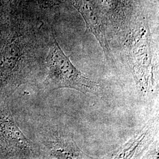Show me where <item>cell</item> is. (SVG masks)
<instances>
[{
	"instance_id": "8",
	"label": "cell",
	"mask_w": 159,
	"mask_h": 159,
	"mask_svg": "<svg viewBox=\"0 0 159 159\" xmlns=\"http://www.w3.org/2000/svg\"><path fill=\"white\" fill-rule=\"evenodd\" d=\"M148 2L152 5L156 6H159V0H148Z\"/></svg>"
},
{
	"instance_id": "7",
	"label": "cell",
	"mask_w": 159,
	"mask_h": 159,
	"mask_svg": "<svg viewBox=\"0 0 159 159\" xmlns=\"http://www.w3.org/2000/svg\"><path fill=\"white\" fill-rule=\"evenodd\" d=\"M157 131L158 124L154 120H150L109 157L112 159L139 158L152 145Z\"/></svg>"
},
{
	"instance_id": "2",
	"label": "cell",
	"mask_w": 159,
	"mask_h": 159,
	"mask_svg": "<svg viewBox=\"0 0 159 159\" xmlns=\"http://www.w3.org/2000/svg\"><path fill=\"white\" fill-rule=\"evenodd\" d=\"M53 42L46 57L47 74L43 82L47 91L70 89L84 94L97 95L101 85L85 76L71 61L59 45L52 33Z\"/></svg>"
},
{
	"instance_id": "1",
	"label": "cell",
	"mask_w": 159,
	"mask_h": 159,
	"mask_svg": "<svg viewBox=\"0 0 159 159\" xmlns=\"http://www.w3.org/2000/svg\"><path fill=\"white\" fill-rule=\"evenodd\" d=\"M152 8L144 6L118 35L137 85L144 93L154 84L153 41L149 20Z\"/></svg>"
},
{
	"instance_id": "3",
	"label": "cell",
	"mask_w": 159,
	"mask_h": 159,
	"mask_svg": "<svg viewBox=\"0 0 159 159\" xmlns=\"http://www.w3.org/2000/svg\"><path fill=\"white\" fill-rule=\"evenodd\" d=\"M0 146L10 157L35 158L40 156L39 148L17 127L8 108L0 109Z\"/></svg>"
},
{
	"instance_id": "5",
	"label": "cell",
	"mask_w": 159,
	"mask_h": 159,
	"mask_svg": "<svg viewBox=\"0 0 159 159\" xmlns=\"http://www.w3.org/2000/svg\"><path fill=\"white\" fill-rule=\"evenodd\" d=\"M46 158L93 159L78 146L73 136L66 131L51 129L46 131L41 140Z\"/></svg>"
},
{
	"instance_id": "6",
	"label": "cell",
	"mask_w": 159,
	"mask_h": 159,
	"mask_svg": "<svg viewBox=\"0 0 159 159\" xmlns=\"http://www.w3.org/2000/svg\"><path fill=\"white\" fill-rule=\"evenodd\" d=\"M107 25L116 33L125 28L133 16L148 4L143 0H96Z\"/></svg>"
},
{
	"instance_id": "4",
	"label": "cell",
	"mask_w": 159,
	"mask_h": 159,
	"mask_svg": "<svg viewBox=\"0 0 159 159\" xmlns=\"http://www.w3.org/2000/svg\"><path fill=\"white\" fill-rule=\"evenodd\" d=\"M70 1L83 18L87 30L100 44L107 61L115 66L112 51L108 44L107 25L96 0Z\"/></svg>"
}]
</instances>
